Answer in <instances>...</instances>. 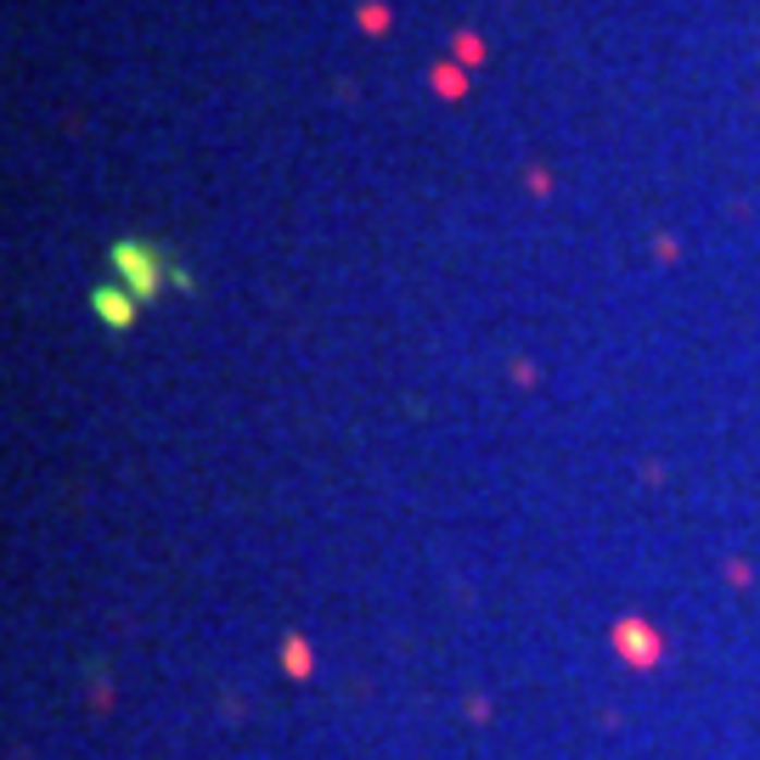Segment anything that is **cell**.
Returning <instances> with one entry per match:
<instances>
[{"instance_id":"6da1fadb","label":"cell","mask_w":760,"mask_h":760,"mask_svg":"<svg viewBox=\"0 0 760 760\" xmlns=\"http://www.w3.org/2000/svg\"><path fill=\"white\" fill-rule=\"evenodd\" d=\"M152 266H158V254L142 248V243H119V248H113V271H119L130 287H136L142 299H147V293H158V271H152Z\"/></svg>"},{"instance_id":"7a4b0ae2","label":"cell","mask_w":760,"mask_h":760,"mask_svg":"<svg viewBox=\"0 0 760 760\" xmlns=\"http://www.w3.org/2000/svg\"><path fill=\"white\" fill-rule=\"evenodd\" d=\"M96 310H102V321H113V327H130V299L124 293H96Z\"/></svg>"}]
</instances>
